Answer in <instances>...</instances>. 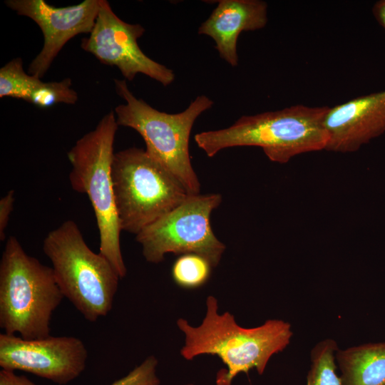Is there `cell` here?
<instances>
[{"label": "cell", "mask_w": 385, "mask_h": 385, "mask_svg": "<svg viewBox=\"0 0 385 385\" xmlns=\"http://www.w3.org/2000/svg\"><path fill=\"white\" fill-rule=\"evenodd\" d=\"M200 325L192 327L180 318L177 325L185 334L181 356L192 360L201 354L217 356L226 366L217 374L216 385H231L240 373L255 369L262 374L270 358L283 351L293 335L292 326L282 319H268L254 328L238 325L228 312L218 314L217 300L208 296Z\"/></svg>", "instance_id": "1"}, {"label": "cell", "mask_w": 385, "mask_h": 385, "mask_svg": "<svg viewBox=\"0 0 385 385\" xmlns=\"http://www.w3.org/2000/svg\"><path fill=\"white\" fill-rule=\"evenodd\" d=\"M329 106L295 105L282 110L243 115L231 126L195 134V142L211 158L232 147L257 146L272 162L325 150L328 134L324 116Z\"/></svg>", "instance_id": "2"}, {"label": "cell", "mask_w": 385, "mask_h": 385, "mask_svg": "<svg viewBox=\"0 0 385 385\" xmlns=\"http://www.w3.org/2000/svg\"><path fill=\"white\" fill-rule=\"evenodd\" d=\"M64 297L51 267L8 238L0 261V327L25 339L50 336L51 320Z\"/></svg>", "instance_id": "3"}, {"label": "cell", "mask_w": 385, "mask_h": 385, "mask_svg": "<svg viewBox=\"0 0 385 385\" xmlns=\"http://www.w3.org/2000/svg\"><path fill=\"white\" fill-rule=\"evenodd\" d=\"M42 248L64 297L89 322L106 317L120 278L105 257L87 245L76 223L66 220L50 231Z\"/></svg>", "instance_id": "4"}, {"label": "cell", "mask_w": 385, "mask_h": 385, "mask_svg": "<svg viewBox=\"0 0 385 385\" xmlns=\"http://www.w3.org/2000/svg\"><path fill=\"white\" fill-rule=\"evenodd\" d=\"M118 125L114 111H109L96 127L79 138L68 152L72 169V189L86 194L92 205L99 232V253L114 267L120 278L127 269L123 258L119 225L111 175L113 144Z\"/></svg>", "instance_id": "5"}, {"label": "cell", "mask_w": 385, "mask_h": 385, "mask_svg": "<svg viewBox=\"0 0 385 385\" xmlns=\"http://www.w3.org/2000/svg\"><path fill=\"white\" fill-rule=\"evenodd\" d=\"M114 83L116 93L125 101L114 109L118 125L137 131L145 143L147 153L169 171L189 195L200 194V183L191 163L189 140L195 120L212 106L213 101L200 95L183 112L170 114L137 98L125 79H114Z\"/></svg>", "instance_id": "6"}, {"label": "cell", "mask_w": 385, "mask_h": 385, "mask_svg": "<svg viewBox=\"0 0 385 385\" xmlns=\"http://www.w3.org/2000/svg\"><path fill=\"white\" fill-rule=\"evenodd\" d=\"M111 175L121 231L138 235L189 195L179 181L145 150L114 153Z\"/></svg>", "instance_id": "7"}, {"label": "cell", "mask_w": 385, "mask_h": 385, "mask_svg": "<svg viewBox=\"0 0 385 385\" xmlns=\"http://www.w3.org/2000/svg\"><path fill=\"white\" fill-rule=\"evenodd\" d=\"M219 193L188 195L185 200L135 235L145 260L159 263L167 253H195L217 266L225 245L215 235L212 212L222 202Z\"/></svg>", "instance_id": "8"}, {"label": "cell", "mask_w": 385, "mask_h": 385, "mask_svg": "<svg viewBox=\"0 0 385 385\" xmlns=\"http://www.w3.org/2000/svg\"><path fill=\"white\" fill-rule=\"evenodd\" d=\"M144 33L140 24L125 22L108 1L100 0L95 25L88 37L81 39V46L103 64L117 67L125 80L143 73L167 86L174 81V72L142 51L138 39Z\"/></svg>", "instance_id": "9"}, {"label": "cell", "mask_w": 385, "mask_h": 385, "mask_svg": "<svg viewBox=\"0 0 385 385\" xmlns=\"http://www.w3.org/2000/svg\"><path fill=\"white\" fill-rule=\"evenodd\" d=\"M88 351L83 342L71 336L25 339L0 334V366L20 370L58 384L74 380L84 371Z\"/></svg>", "instance_id": "10"}, {"label": "cell", "mask_w": 385, "mask_h": 385, "mask_svg": "<svg viewBox=\"0 0 385 385\" xmlns=\"http://www.w3.org/2000/svg\"><path fill=\"white\" fill-rule=\"evenodd\" d=\"M5 4L18 15L33 20L41 30L43 47L28 68L29 74L40 78L70 39L91 32L100 8V0H85L65 7L53 6L44 0H7Z\"/></svg>", "instance_id": "11"}, {"label": "cell", "mask_w": 385, "mask_h": 385, "mask_svg": "<svg viewBox=\"0 0 385 385\" xmlns=\"http://www.w3.org/2000/svg\"><path fill=\"white\" fill-rule=\"evenodd\" d=\"M325 150L352 153L385 132V91L329 107L324 121Z\"/></svg>", "instance_id": "12"}, {"label": "cell", "mask_w": 385, "mask_h": 385, "mask_svg": "<svg viewBox=\"0 0 385 385\" xmlns=\"http://www.w3.org/2000/svg\"><path fill=\"white\" fill-rule=\"evenodd\" d=\"M267 4L260 0H221L199 27V34L215 42L220 56L232 66L238 65L237 39L241 32L264 28Z\"/></svg>", "instance_id": "13"}, {"label": "cell", "mask_w": 385, "mask_h": 385, "mask_svg": "<svg viewBox=\"0 0 385 385\" xmlns=\"http://www.w3.org/2000/svg\"><path fill=\"white\" fill-rule=\"evenodd\" d=\"M343 385H385V342L338 349Z\"/></svg>", "instance_id": "14"}, {"label": "cell", "mask_w": 385, "mask_h": 385, "mask_svg": "<svg viewBox=\"0 0 385 385\" xmlns=\"http://www.w3.org/2000/svg\"><path fill=\"white\" fill-rule=\"evenodd\" d=\"M337 343L332 339L318 342L311 351V365L306 385H343L337 372Z\"/></svg>", "instance_id": "15"}, {"label": "cell", "mask_w": 385, "mask_h": 385, "mask_svg": "<svg viewBox=\"0 0 385 385\" xmlns=\"http://www.w3.org/2000/svg\"><path fill=\"white\" fill-rule=\"evenodd\" d=\"M43 81L24 71L21 58H15L0 69V97H11L29 101Z\"/></svg>", "instance_id": "16"}, {"label": "cell", "mask_w": 385, "mask_h": 385, "mask_svg": "<svg viewBox=\"0 0 385 385\" xmlns=\"http://www.w3.org/2000/svg\"><path fill=\"white\" fill-rule=\"evenodd\" d=\"M212 265L204 257L195 253L180 255L172 267L175 283L184 289H196L204 285L211 274Z\"/></svg>", "instance_id": "17"}, {"label": "cell", "mask_w": 385, "mask_h": 385, "mask_svg": "<svg viewBox=\"0 0 385 385\" xmlns=\"http://www.w3.org/2000/svg\"><path fill=\"white\" fill-rule=\"evenodd\" d=\"M71 86L70 78L60 81L42 82L28 102L40 108L51 107L60 103L75 104L78 96Z\"/></svg>", "instance_id": "18"}, {"label": "cell", "mask_w": 385, "mask_h": 385, "mask_svg": "<svg viewBox=\"0 0 385 385\" xmlns=\"http://www.w3.org/2000/svg\"><path fill=\"white\" fill-rule=\"evenodd\" d=\"M158 359L154 356L146 358L128 374L110 385H159L156 375Z\"/></svg>", "instance_id": "19"}, {"label": "cell", "mask_w": 385, "mask_h": 385, "mask_svg": "<svg viewBox=\"0 0 385 385\" xmlns=\"http://www.w3.org/2000/svg\"><path fill=\"white\" fill-rule=\"evenodd\" d=\"M14 194V190H11L0 200V240L1 241L6 237L5 230L13 210Z\"/></svg>", "instance_id": "20"}, {"label": "cell", "mask_w": 385, "mask_h": 385, "mask_svg": "<svg viewBox=\"0 0 385 385\" xmlns=\"http://www.w3.org/2000/svg\"><path fill=\"white\" fill-rule=\"evenodd\" d=\"M0 385H36L25 376L17 375L14 371H0Z\"/></svg>", "instance_id": "21"}, {"label": "cell", "mask_w": 385, "mask_h": 385, "mask_svg": "<svg viewBox=\"0 0 385 385\" xmlns=\"http://www.w3.org/2000/svg\"><path fill=\"white\" fill-rule=\"evenodd\" d=\"M372 14L385 31V0L377 1L372 7Z\"/></svg>", "instance_id": "22"}, {"label": "cell", "mask_w": 385, "mask_h": 385, "mask_svg": "<svg viewBox=\"0 0 385 385\" xmlns=\"http://www.w3.org/2000/svg\"><path fill=\"white\" fill-rule=\"evenodd\" d=\"M187 385H193V384H187Z\"/></svg>", "instance_id": "23"}]
</instances>
